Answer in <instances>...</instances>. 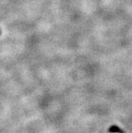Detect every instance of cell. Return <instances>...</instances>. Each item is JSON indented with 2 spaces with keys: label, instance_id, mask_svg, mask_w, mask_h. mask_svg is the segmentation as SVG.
I'll return each instance as SVG.
<instances>
[{
  "label": "cell",
  "instance_id": "1",
  "mask_svg": "<svg viewBox=\"0 0 132 133\" xmlns=\"http://www.w3.org/2000/svg\"><path fill=\"white\" fill-rule=\"evenodd\" d=\"M109 132H115V133H124V131L123 130H121L119 127L117 126H112L110 128H109Z\"/></svg>",
  "mask_w": 132,
  "mask_h": 133
},
{
  "label": "cell",
  "instance_id": "2",
  "mask_svg": "<svg viewBox=\"0 0 132 133\" xmlns=\"http://www.w3.org/2000/svg\"><path fill=\"white\" fill-rule=\"evenodd\" d=\"M0 34H1V32H0Z\"/></svg>",
  "mask_w": 132,
  "mask_h": 133
}]
</instances>
